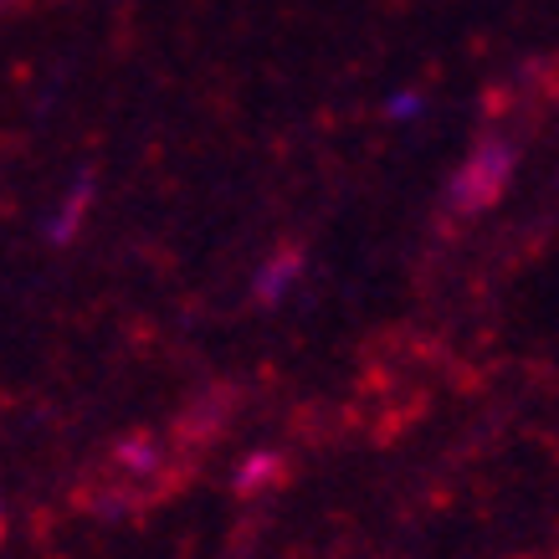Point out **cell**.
Instances as JSON below:
<instances>
[{"mask_svg":"<svg viewBox=\"0 0 559 559\" xmlns=\"http://www.w3.org/2000/svg\"><path fill=\"white\" fill-rule=\"evenodd\" d=\"M509 170H513V154L503 150V144H483V150L467 159V170L452 180V205H462V211H483L488 201H498V190H503Z\"/></svg>","mask_w":559,"mask_h":559,"instance_id":"obj_1","label":"cell"},{"mask_svg":"<svg viewBox=\"0 0 559 559\" xmlns=\"http://www.w3.org/2000/svg\"><path fill=\"white\" fill-rule=\"evenodd\" d=\"M293 277H298V257H293V252H277L267 267L257 272V298H262V304H277V298L293 288Z\"/></svg>","mask_w":559,"mask_h":559,"instance_id":"obj_2","label":"cell"},{"mask_svg":"<svg viewBox=\"0 0 559 559\" xmlns=\"http://www.w3.org/2000/svg\"><path fill=\"white\" fill-rule=\"evenodd\" d=\"M277 473H283V457H277V452H257V457L241 462L237 488H241V492H257L262 483H267V477H277Z\"/></svg>","mask_w":559,"mask_h":559,"instance_id":"obj_3","label":"cell"},{"mask_svg":"<svg viewBox=\"0 0 559 559\" xmlns=\"http://www.w3.org/2000/svg\"><path fill=\"white\" fill-rule=\"evenodd\" d=\"M416 108H421V98H416V93H401V98H390V119H411Z\"/></svg>","mask_w":559,"mask_h":559,"instance_id":"obj_4","label":"cell"},{"mask_svg":"<svg viewBox=\"0 0 559 559\" xmlns=\"http://www.w3.org/2000/svg\"><path fill=\"white\" fill-rule=\"evenodd\" d=\"M123 462H129V467H139V473H150L154 452H150V447H129V452H123Z\"/></svg>","mask_w":559,"mask_h":559,"instance_id":"obj_5","label":"cell"}]
</instances>
